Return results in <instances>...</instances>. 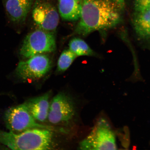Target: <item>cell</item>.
<instances>
[{"label": "cell", "instance_id": "52a82bcc", "mask_svg": "<svg viewBox=\"0 0 150 150\" xmlns=\"http://www.w3.org/2000/svg\"><path fill=\"white\" fill-rule=\"evenodd\" d=\"M32 17L39 29L54 33L59 22V16L55 7L44 0H37L33 5Z\"/></svg>", "mask_w": 150, "mask_h": 150}, {"label": "cell", "instance_id": "5bb4252c", "mask_svg": "<svg viewBox=\"0 0 150 150\" xmlns=\"http://www.w3.org/2000/svg\"><path fill=\"white\" fill-rule=\"evenodd\" d=\"M77 57L69 49L64 50L60 56L57 62V70L58 72H62L67 70Z\"/></svg>", "mask_w": 150, "mask_h": 150}, {"label": "cell", "instance_id": "8992f818", "mask_svg": "<svg viewBox=\"0 0 150 150\" xmlns=\"http://www.w3.org/2000/svg\"><path fill=\"white\" fill-rule=\"evenodd\" d=\"M49 56L43 54L28 58L18 63L16 70V74L24 81H31L40 79L46 75L52 67Z\"/></svg>", "mask_w": 150, "mask_h": 150}, {"label": "cell", "instance_id": "3957f363", "mask_svg": "<svg viewBox=\"0 0 150 150\" xmlns=\"http://www.w3.org/2000/svg\"><path fill=\"white\" fill-rule=\"evenodd\" d=\"M6 126L9 131L19 133L33 128H45L52 130L49 126L37 122L30 112L25 102L7 110L4 116Z\"/></svg>", "mask_w": 150, "mask_h": 150}, {"label": "cell", "instance_id": "8fae6325", "mask_svg": "<svg viewBox=\"0 0 150 150\" xmlns=\"http://www.w3.org/2000/svg\"><path fill=\"white\" fill-rule=\"evenodd\" d=\"M60 16L65 21L79 20L81 14L82 0H58Z\"/></svg>", "mask_w": 150, "mask_h": 150}, {"label": "cell", "instance_id": "2e32d148", "mask_svg": "<svg viewBox=\"0 0 150 150\" xmlns=\"http://www.w3.org/2000/svg\"><path fill=\"white\" fill-rule=\"evenodd\" d=\"M119 6L122 9L125 6L124 0H114Z\"/></svg>", "mask_w": 150, "mask_h": 150}, {"label": "cell", "instance_id": "9c48e42d", "mask_svg": "<svg viewBox=\"0 0 150 150\" xmlns=\"http://www.w3.org/2000/svg\"><path fill=\"white\" fill-rule=\"evenodd\" d=\"M33 4V0H6L5 7L11 21L20 23L25 20Z\"/></svg>", "mask_w": 150, "mask_h": 150}, {"label": "cell", "instance_id": "30bf717a", "mask_svg": "<svg viewBox=\"0 0 150 150\" xmlns=\"http://www.w3.org/2000/svg\"><path fill=\"white\" fill-rule=\"evenodd\" d=\"M50 93V91L48 92L41 96L30 99L26 102L32 115L36 121L43 122L47 119Z\"/></svg>", "mask_w": 150, "mask_h": 150}, {"label": "cell", "instance_id": "ba28073f", "mask_svg": "<svg viewBox=\"0 0 150 150\" xmlns=\"http://www.w3.org/2000/svg\"><path fill=\"white\" fill-rule=\"evenodd\" d=\"M74 106L70 97L64 93L56 95L50 103L47 119L53 124L67 122L74 117Z\"/></svg>", "mask_w": 150, "mask_h": 150}, {"label": "cell", "instance_id": "5b68a950", "mask_svg": "<svg viewBox=\"0 0 150 150\" xmlns=\"http://www.w3.org/2000/svg\"><path fill=\"white\" fill-rule=\"evenodd\" d=\"M79 147L82 150H116L115 134L106 121L101 120L80 142Z\"/></svg>", "mask_w": 150, "mask_h": 150}, {"label": "cell", "instance_id": "6da1fadb", "mask_svg": "<svg viewBox=\"0 0 150 150\" xmlns=\"http://www.w3.org/2000/svg\"><path fill=\"white\" fill-rule=\"evenodd\" d=\"M121 9L114 0H82L81 14L75 34L85 36L115 27L120 21Z\"/></svg>", "mask_w": 150, "mask_h": 150}, {"label": "cell", "instance_id": "7a4b0ae2", "mask_svg": "<svg viewBox=\"0 0 150 150\" xmlns=\"http://www.w3.org/2000/svg\"><path fill=\"white\" fill-rule=\"evenodd\" d=\"M52 130L29 129L19 133L0 130V143L13 150H50L52 147Z\"/></svg>", "mask_w": 150, "mask_h": 150}, {"label": "cell", "instance_id": "277c9868", "mask_svg": "<svg viewBox=\"0 0 150 150\" xmlns=\"http://www.w3.org/2000/svg\"><path fill=\"white\" fill-rule=\"evenodd\" d=\"M56 48L53 33L38 29L28 34L24 39L20 54L22 57L29 58L39 54L53 52Z\"/></svg>", "mask_w": 150, "mask_h": 150}, {"label": "cell", "instance_id": "4fadbf2b", "mask_svg": "<svg viewBox=\"0 0 150 150\" xmlns=\"http://www.w3.org/2000/svg\"><path fill=\"white\" fill-rule=\"evenodd\" d=\"M69 49L77 57L81 56L95 55V52L85 41L78 38H75L70 41Z\"/></svg>", "mask_w": 150, "mask_h": 150}, {"label": "cell", "instance_id": "9a60e30c", "mask_svg": "<svg viewBox=\"0 0 150 150\" xmlns=\"http://www.w3.org/2000/svg\"><path fill=\"white\" fill-rule=\"evenodd\" d=\"M135 12H142L150 9V0H134Z\"/></svg>", "mask_w": 150, "mask_h": 150}, {"label": "cell", "instance_id": "7c38bea8", "mask_svg": "<svg viewBox=\"0 0 150 150\" xmlns=\"http://www.w3.org/2000/svg\"><path fill=\"white\" fill-rule=\"evenodd\" d=\"M133 23L135 30L139 36L150 40V9L135 12Z\"/></svg>", "mask_w": 150, "mask_h": 150}]
</instances>
